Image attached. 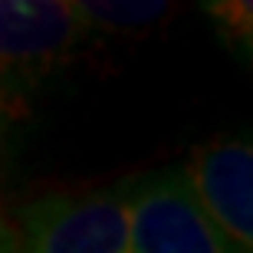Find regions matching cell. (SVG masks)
I'll return each instance as SVG.
<instances>
[{"mask_svg":"<svg viewBox=\"0 0 253 253\" xmlns=\"http://www.w3.org/2000/svg\"><path fill=\"white\" fill-rule=\"evenodd\" d=\"M7 253H131L125 181L85 194H49L20 207Z\"/></svg>","mask_w":253,"mask_h":253,"instance_id":"6da1fadb","label":"cell"},{"mask_svg":"<svg viewBox=\"0 0 253 253\" xmlns=\"http://www.w3.org/2000/svg\"><path fill=\"white\" fill-rule=\"evenodd\" d=\"M83 40L76 3L0 0V119L27 112L30 95Z\"/></svg>","mask_w":253,"mask_h":253,"instance_id":"7a4b0ae2","label":"cell"},{"mask_svg":"<svg viewBox=\"0 0 253 253\" xmlns=\"http://www.w3.org/2000/svg\"><path fill=\"white\" fill-rule=\"evenodd\" d=\"M131 253H227L197 207L181 165L125 181Z\"/></svg>","mask_w":253,"mask_h":253,"instance_id":"3957f363","label":"cell"},{"mask_svg":"<svg viewBox=\"0 0 253 253\" xmlns=\"http://www.w3.org/2000/svg\"><path fill=\"white\" fill-rule=\"evenodd\" d=\"M184 178L227 253H253V148L247 138L207 141L184 165Z\"/></svg>","mask_w":253,"mask_h":253,"instance_id":"277c9868","label":"cell"},{"mask_svg":"<svg viewBox=\"0 0 253 253\" xmlns=\"http://www.w3.org/2000/svg\"><path fill=\"white\" fill-rule=\"evenodd\" d=\"M79 23L99 30H138L168 13L165 3H76Z\"/></svg>","mask_w":253,"mask_h":253,"instance_id":"5b68a950","label":"cell"},{"mask_svg":"<svg viewBox=\"0 0 253 253\" xmlns=\"http://www.w3.org/2000/svg\"><path fill=\"white\" fill-rule=\"evenodd\" d=\"M207 10L220 27H227V37L244 40V46H250V3H214Z\"/></svg>","mask_w":253,"mask_h":253,"instance_id":"8992f818","label":"cell"}]
</instances>
